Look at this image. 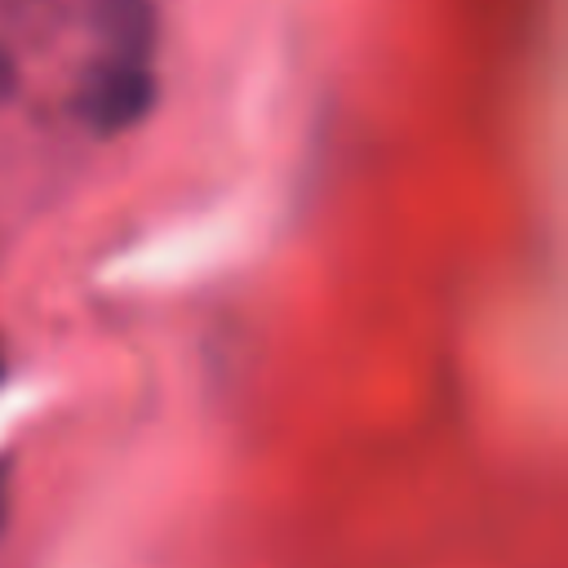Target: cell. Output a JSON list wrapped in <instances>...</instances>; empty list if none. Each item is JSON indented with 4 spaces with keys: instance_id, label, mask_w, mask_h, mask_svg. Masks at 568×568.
Here are the masks:
<instances>
[{
    "instance_id": "obj_3",
    "label": "cell",
    "mask_w": 568,
    "mask_h": 568,
    "mask_svg": "<svg viewBox=\"0 0 568 568\" xmlns=\"http://www.w3.org/2000/svg\"><path fill=\"white\" fill-rule=\"evenodd\" d=\"M4 519H9V466L0 462V532H4Z\"/></svg>"
},
{
    "instance_id": "obj_4",
    "label": "cell",
    "mask_w": 568,
    "mask_h": 568,
    "mask_svg": "<svg viewBox=\"0 0 568 568\" xmlns=\"http://www.w3.org/2000/svg\"><path fill=\"white\" fill-rule=\"evenodd\" d=\"M9 89H13V58L0 49V98H4Z\"/></svg>"
},
{
    "instance_id": "obj_5",
    "label": "cell",
    "mask_w": 568,
    "mask_h": 568,
    "mask_svg": "<svg viewBox=\"0 0 568 568\" xmlns=\"http://www.w3.org/2000/svg\"><path fill=\"white\" fill-rule=\"evenodd\" d=\"M0 382H4V346H0Z\"/></svg>"
},
{
    "instance_id": "obj_2",
    "label": "cell",
    "mask_w": 568,
    "mask_h": 568,
    "mask_svg": "<svg viewBox=\"0 0 568 568\" xmlns=\"http://www.w3.org/2000/svg\"><path fill=\"white\" fill-rule=\"evenodd\" d=\"M89 27L98 36V53L151 62L160 36V9L155 0H89Z\"/></svg>"
},
{
    "instance_id": "obj_1",
    "label": "cell",
    "mask_w": 568,
    "mask_h": 568,
    "mask_svg": "<svg viewBox=\"0 0 568 568\" xmlns=\"http://www.w3.org/2000/svg\"><path fill=\"white\" fill-rule=\"evenodd\" d=\"M155 98H160V84H155L151 62L98 53V62L80 75L75 115L89 133L120 138V133H133L155 111Z\"/></svg>"
}]
</instances>
